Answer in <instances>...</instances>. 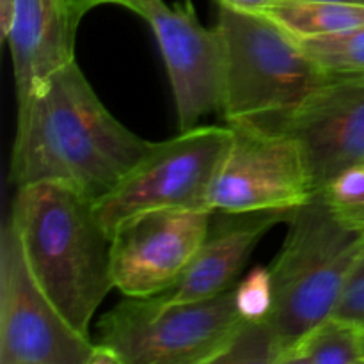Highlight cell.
I'll list each match as a JSON object with an SVG mask.
<instances>
[{
	"instance_id": "1",
	"label": "cell",
	"mask_w": 364,
	"mask_h": 364,
	"mask_svg": "<svg viewBox=\"0 0 364 364\" xmlns=\"http://www.w3.org/2000/svg\"><path fill=\"white\" fill-rule=\"evenodd\" d=\"M151 148L109 112L71 60L18 102L9 180L16 188L63 183L96 203Z\"/></svg>"
},
{
	"instance_id": "2",
	"label": "cell",
	"mask_w": 364,
	"mask_h": 364,
	"mask_svg": "<svg viewBox=\"0 0 364 364\" xmlns=\"http://www.w3.org/2000/svg\"><path fill=\"white\" fill-rule=\"evenodd\" d=\"M9 217L39 287L84 336L114 290L112 238L95 201L63 183L18 187Z\"/></svg>"
},
{
	"instance_id": "3",
	"label": "cell",
	"mask_w": 364,
	"mask_h": 364,
	"mask_svg": "<svg viewBox=\"0 0 364 364\" xmlns=\"http://www.w3.org/2000/svg\"><path fill=\"white\" fill-rule=\"evenodd\" d=\"M288 233L269 267L272 306L265 326L279 364L299 341L333 316L352 265L364 247V233L341 223L322 196L288 213Z\"/></svg>"
},
{
	"instance_id": "4",
	"label": "cell",
	"mask_w": 364,
	"mask_h": 364,
	"mask_svg": "<svg viewBox=\"0 0 364 364\" xmlns=\"http://www.w3.org/2000/svg\"><path fill=\"white\" fill-rule=\"evenodd\" d=\"M226 53L223 116L228 124L276 130L329 77L295 36L263 13L219 6Z\"/></svg>"
},
{
	"instance_id": "5",
	"label": "cell",
	"mask_w": 364,
	"mask_h": 364,
	"mask_svg": "<svg viewBox=\"0 0 364 364\" xmlns=\"http://www.w3.org/2000/svg\"><path fill=\"white\" fill-rule=\"evenodd\" d=\"M244 322L237 284L183 304L127 297L100 318L96 364H215Z\"/></svg>"
},
{
	"instance_id": "6",
	"label": "cell",
	"mask_w": 364,
	"mask_h": 364,
	"mask_svg": "<svg viewBox=\"0 0 364 364\" xmlns=\"http://www.w3.org/2000/svg\"><path fill=\"white\" fill-rule=\"evenodd\" d=\"M230 141V124H198L169 141L153 142L148 155L119 185L95 203L96 215L110 238L117 226L139 213L151 210H212L210 194Z\"/></svg>"
},
{
	"instance_id": "7",
	"label": "cell",
	"mask_w": 364,
	"mask_h": 364,
	"mask_svg": "<svg viewBox=\"0 0 364 364\" xmlns=\"http://www.w3.org/2000/svg\"><path fill=\"white\" fill-rule=\"evenodd\" d=\"M0 364H96L95 341L36 281L11 217L0 233Z\"/></svg>"
},
{
	"instance_id": "8",
	"label": "cell",
	"mask_w": 364,
	"mask_h": 364,
	"mask_svg": "<svg viewBox=\"0 0 364 364\" xmlns=\"http://www.w3.org/2000/svg\"><path fill=\"white\" fill-rule=\"evenodd\" d=\"M230 127V148L210 194L213 212H291L318 196L295 139L255 124Z\"/></svg>"
},
{
	"instance_id": "9",
	"label": "cell",
	"mask_w": 364,
	"mask_h": 364,
	"mask_svg": "<svg viewBox=\"0 0 364 364\" xmlns=\"http://www.w3.org/2000/svg\"><path fill=\"white\" fill-rule=\"evenodd\" d=\"M212 210H151L124 220L112 233L114 288L124 297H155L169 290L212 230Z\"/></svg>"
},
{
	"instance_id": "10",
	"label": "cell",
	"mask_w": 364,
	"mask_h": 364,
	"mask_svg": "<svg viewBox=\"0 0 364 364\" xmlns=\"http://www.w3.org/2000/svg\"><path fill=\"white\" fill-rule=\"evenodd\" d=\"M277 132L299 142L316 194L345 171L364 167V73H329Z\"/></svg>"
},
{
	"instance_id": "11",
	"label": "cell",
	"mask_w": 364,
	"mask_h": 364,
	"mask_svg": "<svg viewBox=\"0 0 364 364\" xmlns=\"http://www.w3.org/2000/svg\"><path fill=\"white\" fill-rule=\"evenodd\" d=\"M146 21L162 52L180 132L198 127L210 114L223 112L226 53L217 27H205L191 4L171 7L162 2Z\"/></svg>"
},
{
	"instance_id": "12",
	"label": "cell",
	"mask_w": 364,
	"mask_h": 364,
	"mask_svg": "<svg viewBox=\"0 0 364 364\" xmlns=\"http://www.w3.org/2000/svg\"><path fill=\"white\" fill-rule=\"evenodd\" d=\"M78 23L66 0H0V31L9 46L18 102L75 60Z\"/></svg>"
},
{
	"instance_id": "13",
	"label": "cell",
	"mask_w": 364,
	"mask_h": 364,
	"mask_svg": "<svg viewBox=\"0 0 364 364\" xmlns=\"http://www.w3.org/2000/svg\"><path fill=\"white\" fill-rule=\"evenodd\" d=\"M290 212L245 213L238 223L220 224L208 237L180 279L160 294L171 304L205 301L230 290L251 258L252 249L276 224L287 223Z\"/></svg>"
},
{
	"instance_id": "14",
	"label": "cell",
	"mask_w": 364,
	"mask_h": 364,
	"mask_svg": "<svg viewBox=\"0 0 364 364\" xmlns=\"http://www.w3.org/2000/svg\"><path fill=\"white\" fill-rule=\"evenodd\" d=\"M263 14L297 39L322 38L364 25V4L343 0H274Z\"/></svg>"
},
{
	"instance_id": "15",
	"label": "cell",
	"mask_w": 364,
	"mask_h": 364,
	"mask_svg": "<svg viewBox=\"0 0 364 364\" xmlns=\"http://www.w3.org/2000/svg\"><path fill=\"white\" fill-rule=\"evenodd\" d=\"M283 364H364V333L329 316L299 341Z\"/></svg>"
},
{
	"instance_id": "16",
	"label": "cell",
	"mask_w": 364,
	"mask_h": 364,
	"mask_svg": "<svg viewBox=\"0 0 364 364\" xmlns=\"http://www.w3.org/2000/svg\"><path fill=\"white\" fill-rule=\"evenodd\" d=\"M299 41L327 73H364V25L338 34Z\"/></svg>"
},
{
	"instance_id": "17",
	"label": "cell",
	"mask_w": 364,
	"mask_h": 364,
	"mask_svg": "<svg viewBox=\"0 0 364 364\" xmlns=\"http://www.w3.org/2000/svg\"><path fill=\"white\" fill-rule=\"evenodd\" d=\"M318 196L341 223L364 233V167L341 173Z\"/></svg>"
},
{
	"instance_id": "18",
	"label": "cell",
	"mask_w": 364,
	"mask_h": 364,
	"mask_svg": "<svg viewBox=\"0 0 364 364\" xmlns=\"http://www.w3.org/2000/svg\"><path fill=\"white\" fill-rule=\"evenodd\" d=\"M228 363H252V364H279L274 338L269 327L262 320H245L240 329L231 338L230 345L224 348L215 364Z\"/></svg>"
},
{
	"instance_id": "19",
	"label": "cell",
	"mask_w": 364,
	"mask_h": 364,
	"mask_svg": "<svg viewBox=\"0 0 364 364\" xmlns=\"http://www.w3.org/2000/svg\"><path fill=\"white\" fill-rule=\"evenodd\" d=\"M237 304L244 320H265L272 306L269 269H255L237 283Z\"/></svg>"
},
{
	"instance_id": "20",
	"label": "cell",
	"mask_w": 364,
	"mask_h": 364,
	"mask_svg": "<svg viewBox=\"0 0 364 364\" xmlns=\"http://www.w3.org/2000/svg\"><path fill=\"white\" fill-rule=\"evenodd\" d=\"M333 316L364 331V247L352 265Z\"/></svg>"
},
{
	"instance_id": "21",
	"label": "cell",
	"mask_w": 364,
	"mask_h": 364,
	"mask_svg": "<svg viewBox=\"0 0 364 364\" xmlns=\"http://www.w3.org/2000/svg\"><path fill=\"white\" fill-rule=\"evenodd\" d=\"M219 6L230 7L235 11H244V13H263L274 0H217Z\"/></svg>"
},
{
	"instance_id": "22",
	"label": "cell",
	"mask_w": 364,
	"mask_h": 364,
	"mask_svg": "<svg viewBox=\"0 0 364 364\" xmlns=\"http://www.w3.org/2000/svg\"><path fill=\"white\" fill-rule=\"evenodd\" d=\"M162 2H164V0H112V4H117V6L127 7V9H130L132 13L139 14V16L144 18V20Z\"/></svg>"
},
{
	"instance_id": "23",
	"label": "cell",
	"mask_w": 364,
	"mask_h": 364,
	"mask_svg": "<svg viewBox=\"0 0 364 364\" xmlns=\"http://www.w3.org/2000/svg\"><path fill=\"white\" fill-rule=\"evenodd\" d=\"M66 2L71 7V11H73L75 18L80 21L84 14L89 13L92 7L102 6V4H112V0H66Z\"/></svg>"
},
{
	"instance_id": "24",
	"label": "cell",
	"mask_w": 364,
	"mask_h": 364,
	"mask_svg": "<svg viewBox=\"0 0 364 364\" xmlns=\"http://www.w3.org/2000/svg\"><path fill=\"white\" fill-rule=\"evenodd\" d=\"M343 2H359V4H364V0H343Z\"/></svg>"
},
{
	"instance_id": "25",
	"label": "cell",
	"mask_w": 364,
	"mask_h": 364,
	"mask_svg": "<svg viewBox=\"0 0 364 364\" xmlns=\"http://www.w3.org/2000/svg\"><path fill=\"white\" fill-rule=\"evenodd\" d=\"M363 333H364V331H363Z\"/></svg>"
}]
</instances>
